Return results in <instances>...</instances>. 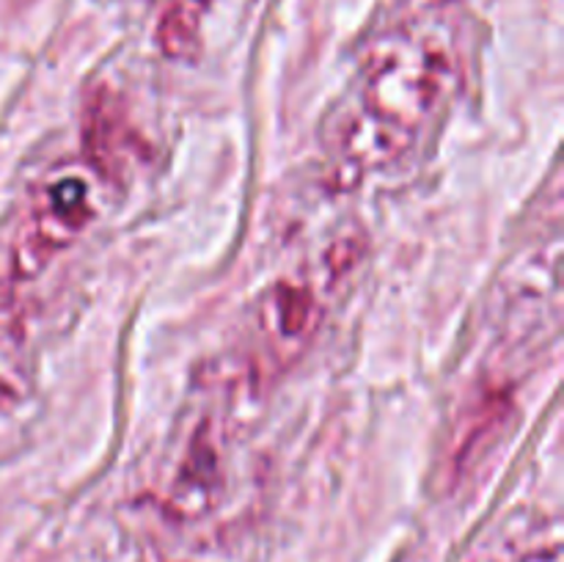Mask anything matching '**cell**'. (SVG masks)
<instances>
[{
	"label": "cell",
	"instance_id": "obj_1",
	"mask_svg": "<svg viewBox=\"0 0 564 562\" xmlns=\"http://www.w3.org/2000/svg\"><path fill=\"white\" fill-rule=\"evenodd\" d=\"M452 83L455 58L444 44L416 36L386 39L364 66L356 110H347L336 125L341 169L364 174L411 152Z\"/></svg>",
	"mask_w": 564,
	"mask_h": 562
},
{
	"label": "cell",
	"instance_id": "obj_2",
	"mask_svg": "<svg viewBox=\"0 0 564 562\" xmlns=\"http://www.w3.org/2000/svg\"><path fill=\"white\" fill-rule=\"evenodd\" d=\"M94 218L88 185L75 174L58 176L36 193L31 213L17 231L11 270L20 281L36 279L61 251L83 235Z\"/></svg>",
	"mask_w": 564,
	"mask_h": 562
},
{
	"label": "cell",
	"instance_id": "obj_3",
	"mask_svg": "<svg viewBox=\"0 0 564 562\" xmlns=\"http://www.w3.org/2000/svg\"><path fill=\"white\" fill-rule=\"evenodd\" d=\"M323 325V303L303 281L281 279L259 303V336L275 367H290L306 353Z\"/></svg>",
	"mask_w": 564,
	"mask_h": 562
},
{
	"label": "cell",
	"instance_id": "obj_4",
	"mask_svg": "<svg viewBox=\"0 0 564 562\" xmlns=\"http://www.w3.org/2000/svg\"><path fill=\"white\" fill-rule=\"evenodd\" d=\"M132 141H135V136H132V127L127 121L124 105L110 88H97L94 97L88 99L86 127H83L88 160L97 165L99 174L119 182L130 165L132 152H135Z\"/></svg>",
	"mask_w": 564,
	"mask_h": 562
},
{
	"label": "cell",
	"instance_id": "obj_5",
	"mask_svg": "<svg viewBox=\"0 0 564 562\" xmlns=\"http://www.w3.org/2000/svg\"><path fill=\"white\" fill-rule=\"evenodd\" d=\"M202 9L191 0H174L160 17L158 44L169 58H191L202 44Z\"/></svg>",
	"mask_w": 564,
	"mask_h": 562
},
{
	"label": "cell",
	"instance_id": "obj_6",
	"mask_svg": "<svg viewBox=\"0 0 564 562\" xmlns=\"http://www.w3.org/2000/svg\"><path fill=\"white\" fill-rule=\"evenodd\" d=\"M215 450L204 439L196 441L191 452V461H187L185 472L180 474V483L176 490H185L187 496H193L196 490H209L215 483Z\"/></svg>",
	"mask_w": 564,
	"mask_h": 562
},
{
	"label": "cell",
	"instance_id": "obj_7",
	"mask_svg": "<svg viewBox=\"0 0 564 562\" xmlns=\"http://www.w3.org/2000/svg\"><path fill=\"white\" fill-rule=\"evenodd\" d=\"M516 562H560V545L551 543V545H540V549L527 551L521 560Z\"/></svg>",
	"mask_w": 564,
	"mask_h": 562
},
{
	"label": "cell",
	"instance_id": "obj_8",
	"mask_svg": "<svg viewBox=\"0 0 564 562\" xmlns=\"http://www.w3.org/2000/svg\"><path fill=\"white\" fill-rule=\"evenodd\" d=\"M191 3L196 6V9H202V11H204V9H207L209 3H213V0H191Z\"/></svg>",
	"mask_w": 564,
	"mask_h": 562
}]
</instances>
